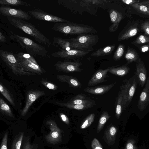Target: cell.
<instances>
[{
    "label": "cell",
    "instance_id": "1",
    "mask_svg": "<svg viewBox=\"0 0 149 149\" xmlns=\"http://www.w3.org/2000/svg\"><path fill=\"white\" fill-rule=\"evenodd\" d=\"M7 19L10 24L31 36L38 42L48 45H51L49 40L31 23L15 17H7Z\"/></svg>",
    "mask_w": 149,
    "mask_h": 149
},
{
    "label": "cell",
    "instance_id": "2",
    "mask_svg": "<svg viewBox=\"0 0 149 149\" xmlns=\"http://www.w3.org/2000/svg\"><path fill=\"white\" fill-rule=\"evenodd\" d=\"M10 38L11 40L18 43L31 55L47 58L51 57L49 53L44 47L31 39L13 33L10 34Z\"/></svg>",
    "mask_w": 149,
    "mask_h": 149
},
{
    "label": "cell",
    "instance_id": "3",
    "mask_svg": "<svg viewBox=\"0 0 149 149\" xmlns=\"http://www.w3.org/2000/svg\"><path fill=\"white\" fill-rule=\"evenodd\" d=\"M56 31L68 35H78L97 33L98 31L90 26L74 23L69 21L66 22L55 23L52 26Z\"/></svg>",
    "mask_w": 149,
    "mask_h": 149
},
{
    "label": "cell",
    "instance_id": "4",
    "mask_svg": "<svg viewBox=\"0 0 149 149\" xmlns=\"http://www.w3.org/2000/svg\"><path fill=\"white\" fill-rule=\"evenodd\" d=\"M139 84L135 72L132 77L125 79L120 86V91L122 96V110H126L130 104Z\"/></svg>",
    "mask_w": 149,
    "mask_h": 149
},
{
    "label": "cell",
    "instance_id": "5",
    "mask_svg": "<svg viewBox=\"0 0 149 149\" xmlns=\"http://www.w3.org/2000/svg\"><path fill=\"white\" fill-rule=\"evenodd\" d=\"M0 56L2 61L16 75L36 76L35 73L28 71L22 66L16 54L6 50L0 49Z\"/></svg>",
    "mask_w": 149,
    "mask_h": 149
},
{
    "label": "cell",
    "instance_id": "6",
    "mask_svg": "<svg viewBox=\"0 0 149 149\" xmlns=\"http://www.w3.org/2000/svg\"><path fill=\"white\" fill-rule=\"evenodd\" d=\"M16 55L22 66L28 71L41 75L43 71L34 58L30 54L20 52Z\"/></svg>",
    "mask_w": 149,
    "mask_h": 149
},
{
    "label": "cell",
    "instance_id": "7",
    "mask_svg": "<svg viewBox=\"0 0 149 149\" xmlns=\"http://www.w3.org/2000/svg\"><path fill=\"white\" fill-rule=\"evenodd\" d=\"M71 39L81 50H93L92 47L97 43L99 37L96 34H85L78 35Z\"/></svg>",
    "mask_w": 149,
    "mask_h": 149
},
{
    "label": "cell",
    "instance_id": "8",
    "mask_svg": "<svg viewBox=\"0 0 149 149\" xmlns=\"http://www.w3.org/2000/svg\"><path fill=\"white\" fill-rule=\"evenodd\" d=\"M30 15L35 19L55 23L66 22H69L63 18L48 13L40 9H36L29 11Z\"/></svg>",
    "mask_w": 149,
    "mask_h": 149
},
{
    "label": "cell",
    "instance_id": "9",
    "mask_svg": "<svg viewBox=\"0 0 149 149\" xmlns=\"http://www.w3.org/2000/svg\"><path fill=\"white\" fill-rule=\"evenodd\" d=\"M0 13L7 17H15L29 20L32 17L29 14L19 9L14 8L9 6H2L0 7Z\"/></svg>",
    "mask_w": 149,
    "mask_h": 149
},
{
    "label": "cell",
    "instance_id": "10",
    "mask_svg": "<svg viewBox=\"0 0 149 149\" xmlns=\"http://www.w3.org/2000/svg\"><path fill=\"white\" fill-rule=\"evenodd\" d=\"M92 50L72 49L68 51L60 50L53 53L51 55L54 57L66 59H73L84 56Z\"/></svg>",
    "mask_w": 149,
    "mask_h": 149
},
{
    "label": "cell",
    "instance_id": "11",
    "mask_svg": "<svg viewBox=\"0 0 149 149\" xmlns=\"http://www.w3.org/2000/svg\"><path fill=\"white\" fill-rule=\"evenodd\" d=\"M82 63L79 62L70 61H60L56 62L54 66L58 70L65 73L80 72L83 69L80 68Z\"/></svg>",
    "mask_w": 149,
    "mask_h": 149
},
{
    "label": "cell",
    "instance_id": "12",
    "mask_svg": "<svg viewBox=\"0 0 149 149\" xmlns=\"http://www.w3.org/2000/svg\"><path fill=\"white\" fill-rule=\"evenodd\" d=\"M52 45L61 50L68 51L72 49L81 50L72 40L65 39L59 37L54 38Z\"/></svg>",
    "mask_w": 149,
    "mask_h": 149
},
{
    "label": "cell",
    "instance_id": "13",
    "mask_svg": "<svg viewBox=\"0 0 149 149\" xmlns=\"http://www.w3.org/2000/svg\"><path fill=\"white\" fill-rule=\"evenodd\" d=\"M45 93L43 91L38 90H32L28 91L26 101L24 107L21 111L22 116H24L33 103L40 97Z\"/></svg>",
    "mask_w": 149,
    "mask_h": 149
},
{
    "label": "cell",
    "instance_id": "14",
    "mask_svg": "<svg viewBox=\"0 0 149 149\" xmlns=\"http://www.w3.org/2000/svg\"><path fill=\"white\" fill-rule=\"evenodd\" d=\"M149 104V77L147 78L145 87L143 89L137 102V107L141 111H144Z\"/></svg>",
    "mask_w": 149,
    "mask_h": 149
},
{
    "label": "cell",
    "instance_id": "15",
    "mask_svg": "<svg viewBox=\"0 0 149 149\" xmlns=\"http://www.w3.org/2000/svg\"><path fill=\"white\" fill-rule=\"evenodd\" d=\"M113 67H110L104 70L100 69L96 71L88 81V86H93L106 81L107 80L105 79L108 77L107 73Z\"/></svg>",
    "mask_w": 149,
    "mask_h": 149
},
{
    "label": "cell",
    "instance_id": "16",
    "mask_svg": "<svg viewBox=\"0 0 149 149\" xmlns=\"http://www.w3.org/2000/svg\"><path fill=\"white\" fill-rule=\"evenodd\" d=\"M136 72L138 79L139 84L141 87L145 85L146 80L147 73L146 66L140 58L135 62Z\"/></svg>",
    "mask_w": 149,
    "mask_h": 149
},
{
    "label": "cell",
    "instance_id": "17",
    "mask_svg": "<svg viewBox=\"0 0 149 149\" xmlns=\"http://www.w3.org/2000/svg\"><path fill=\"white\" fill-rule=\"evenodd\" d=\"M49 125L50 132L47 136V140L51 143L58 141L61 138V131L54 121L49 120L47 122Z\"/></svg>",
    "mask_w": 149,
    "mask_h": 149
},
{
    "label": "cell",
    "instance_id": "18",
    "mask_svg": "<svg viewBox=\"0 0 149 149\" xmlns=\"http://www.w3.org/2000/svg\"><path fill=\"white\" fill-rule=\"evenodd\" d=\"M116 83L115 82L109 85L87 87L84 89L83 91L93 95H102L109 92Z\"/></svg>",
    "mask_w": 149,
    "mask_h": 149
},
{
    "label": "cell",
    "instance_id": "19",
    "mask_svg": "<svg viewBox=\"0 0 149 149\" xmlns=\"http://www.w3.org/2000/svg\"><path fill=\"white\" fill-rule=\"evenodd\" d=\"M109 13L112 24L109 27V30L110 32H113L117 29L120 22L123 18V16L121 13L114 9L111 10Z\"/></svg>",
    "mask_w": 149,
    "mask_h": 149
},
{
    "label": "cell",
    "instance_id": "20",
    "mask_svg": "<svg viewBox=\"0 0 149 149\" xmlns=\"http://www.w3.org/2000/svg\"><path fill=\"white\" fill-rule=\"evenodd\" d=\"M56 78L59 81L67 83L70 87L74 88H80L81 84L76 77L72 76L61 74L57 75Z\"/></svg>",
    "mask_w": 149,
    "mask_h": 149
},
{
    "label": "cell",
    "instance_id": "21",
    "mask_svg": "<svg viewBox=\"0 0 149 149\" xmlns=\"http://www.w3.org/2000/svg\"><path fill=\"white\" fill-rule=\"evenodd\" d=\"M128 65L127 63L120 66H119L120 65L113 66L109 72L117 76H124L129 73L130 70Z\"/></svg>",
    "mask_w": 149,
    "mask_h": 149
},
{
    "label": "cell",
    "instance_id": "22",
    "mask_svg": "<svg viewBox=\"0 0 149 149\" xmlns=\"http://www.w3.org/2000/svg\"><path fill=\"white\" fill-rule=\"evenodd\" d=\"M138 28L133 26L129 28L124 31L121 32L118 36V41L123 40L135 36L138 32Z\"/></svg>",
    "mask_w": 149,
    "mask_h": 149
},
{
    "label": "cell",
    "instance_id": "23",
    "mask_svg": "<svg viewBox=\"0 0 149 149\" xmlns=\"http://www.w3.org/2000/svg\"><path fill=\"white\" fill-rule=\"evenodd\" d=\"M68 103L77 104H96L92 100L88 99L81 94H78L68 102Z\"/></svg>",
    "mask_w": 149,
    "mask_h": 149
},
{
    "label": "cell",
    "instance_id": "24",
    "mask_svg": "<svg viewBox=\"0 0 149 149\" xmlns=\"http://www.w3.org/2000/svg\"><path fill=\"white\" fill-rule=\"evenodd\" d=\"M56 103L61 106L70 109L80 110L91 108L96 105V104H71L68 102H56Z\"/></svg>",
    "mask_w": 149,
    "mask_h": 149
},
{
    "label": "cell",
    "instance_id": "25",
    "mask_svg": "<svg viewBox=\"0 0 149 149\" xmlns=\"http://www.w3.org/2000/svg\"><path fill=\"white\" fill-rule=\"evenodd\" d=\"M114 45H111L100 48L93 52L91 56L94 57H99L109 55L111 54L115 48Z\"/></svg>",
    "mask_w": 149,
    "mask_h": 149
},
{
    "label": "cell",
    "instance_id": "26",
    "mask_svg": "<svg viewBox=\"0 0 149 149\" xmlns=\"http://www.w3.org/2000/svg\"><path fill=\"white\" fill-rule=\"evenodd\" d=\"M0 4L2 6H30L31 5L27 2L20 0H0Z\"/></svg>",
    "mask_w": 149,
    "mask_h": 149
},
{
    "label": "cell",
    "instance_id": "27",
    "mask_svg": "<svg viewBox=\"0 0 149 149\" xmlns=\"http://www.w3.org/2000/svg\"><path fill=\"white\" fill-rule=\"evenodd\" d=\"M125 58L129 64L133 62H136L139 59V56L134 50L129 47L125 56Z\"/></svg>",
    "mask_w": 149,
    "mask_h": 149
},
{
    "label": "cell",
    "instance_id": "28",
    "mask_svg": "<svg viewBox=\"0 0 149 149\" xmlns=\"http://www.w3.org/2000/svg\"><path fill=\"white\" fill-rule=\"evenodd\" d=\"M115 113L116 117L119 118L122 111V96L119 91L116 98Z\"/></svg>",
    "mask_w": 149,
    "mask_h": 149
},
{
    "label": "cell",
    "instance_id": "29",
    "mask_svg": "<svg viewBox=\"0 0 149 149\" xmlns=\"http://www.w3.org/2000/svg\"><path fill=\"white\" fill-rule=\"evenodd\" d=\"M111 117L107 111H103L101 115L97 128V132L99 133L102 130L104 125Z\"/></svg>",
    "mask_w": 149,
    "mask_h": 149
},
{
    "label": "cell",
    "instance_id": "30",
    "mask_svg": "<svg viewBox=\"0 0 149 149\" xmlns=\"http://www.w3.org/2000/svg\"><path fill=\"white\" fill-rule=\"evenodd\" d=\"M0 109L1 112L3 114L10 117H14L10 107L1 97L0 98Z\"/></svg>",
    "mask_w": 149,
    "mask_h": 149
},
{
    "label": "cell",
    "instance_id": "31",
    "mask_svg": "<svg viewBox=\"0 0 149 149\" xmlns=\"http://www.w3.org/2000/svg\"><path fill=\"white\" fill-rule=\"evenodd\" d=\"M0 92L12 105L15 106L12 95L1 82L0 83Z\"/></svg>",
    "mask_w": 149,
    "mask_h": 149
},
{
    "label": "cell",
    "instance_id": "32",
    "mask_svg": "<svg viewBox=\"0 0 149 149\" xmlns=\"http://www.w3.org/2000/svg\"><path fill=\"white\" fill-rule=\"evenodd\" d=\"M130 6L139 12L149 16V8L140 2L135 3Z\"/></svg>",
    "mask_w": 149,
    "mask_h": 149
},
{
    "label": "cell",
    "instance_id": "33",
    "mask_svg": "<svg viewBox=\"0 0 149 149\" xmlns=\"http://www.w3.org/2000/svg\"><path fill=\"white\" fill-rule=\"evenodd\" d=\"M116 132V129L113 126H110L107 129L106 133H105V136L107 140L109 142H112Z\"/></svg>",
    "mask_w": 149,
    "mask_h": 149
},
{
    "label": "cell",
    "instance_id": "34",
    "mask_svg": "<svg viewBox=\"0 0 149 149\" xmlns=\"http://www.w3.org/2000/svg\"><path fill=\"white\" fill-rule=\"evenodd\" d=\"M95 118V114L93 113L89 115L82 123L80 128L84 129L89 127L94 121Z\"/></svg>",
    "mask_w": 149,
    "mask_h": 149
},
{
    "label": "cell",
    "instance_id": "35",
    "mask_svg": "<svg viewBox=\"0 0 149 149\" xmlns=\"http://www.w3.org/2000/svg\"><path fill=\"white\" fill-rule=\"evenodd\" d=\"M23 135V133H20L15 138L12 144V149H20Z\"/></svg>",
    "mask_w": 149,
    "mask_h": 149
},
{
    "label": "cell",
    "instance_id": "36",
    "mask_svg": "<svg viewBox=\"0 0 149 149\" xmlns=\"http://www.w3.org/2000/svg\"><path fill=\"white\" fill-rule=\"evenodd\" d=\"M124 49V45L120 44L114 54L113 58L116 61L120 60L123 54Z\"/></svg>",
    "mask_w": 149,
    "mask_h": 149
},
{
    "label": "cell",
    "instance_id": "37",
    "mask_svg": "<svg viewBox=\"0 0 149 149\" xmlns=\"http://www.w3.org/2000/svg\"><path fill=\"white\" fill-rule=\"evenodd\" d=\"M41 83L47 88L54 91L56 90L58 87L56 84L49 82L45 79H42L41 81Z\"/></svg>",
    "mask_w": 149,
    "mask_h": 149
},
{
    "label": "cell",
    "instance_id": "38",
    "mask_svg": "<svg viewBox=\"0 0 149 149\" xmlns=\"http://www.w3.org/2000/svg\"><path fill=\"white\" fill-rule=\"evenodd\" d=\"M134 42L136 44L149 42V37L145 35H141L138 37Z\"/></svg>",
    "mask_w": 149,
    "mask_h": 149
},
{
    "label": "cell",
    "instance_id": "39",
    "mask_svg": "<svg viewBox=\"0 0 149 149\" xmlns=\"http://www.w3.org/2000/svg\"><path fill=\"white\" fill-rule=\"evenodd\" d=\"M91 146L93 149H103L101 144L95 138H94L92 141Z\"/></svg>",
    "mask_w": 149,
    "mask_h": 149
},
{
    "label": "cell",
    "instance_id": "40",
    "mask_svg": "<svg viewBox=\"0 0 149 149\" xmlns=\"http://www.w3.org/2000/svg\"><path fill=\"white\" fill-rule=\"evenodd\" d=\"M141 29L145 33L149 36V21H145L141 25Z\"/></svg>",
    "mask_w": 149,
    "mask_h": 149
},
{
    "label": "cell",
    "instance_id": "41",
    "mask_svg": "<svg viewBox=\"0 0 149 149\" xmlns=\"http://www.w3.org/2000/svg\"><path fill=\"white\" fill-rule=\"evenodd\" d=\"M8 139V133L6 132L3 138L1 144L0 149H7V143Z\"/></svg>",
    "mask_w": 149,
    "mask_h": 149
},
{
    "label": "cell",
    "instance_id": "42",
    "mask_svg": "<svg viewBox=\"0 0 149 149\" xmlns=\"http://www.w3.org/2000/svg\"><path fill=\"white\" fill-rule=\"evenodd\" d=\"M59 116L61 120L66 124L68 125L70 123L69 119L67 116L64 114L61 113Z\"/></svg>",
    "mask_w": 149,
    "mask_h": 149
},
{
    "label": "cell",
    "instance_id": "43",
    "mask_svg": "<svg viewBox=\"0 0 149 149\" xmlns=\"http://www.w3.org/2000/svg\"><path fill=\"white\" fill-rule=\"evenodd\" d=\"M121 1L125 4L130 5L136 3L140 2L139 0H121Z\"/></svg>",
    "mask_w": 149,
    "mask_h": 149
},
{
    "label": "cell",
    "instance_id": "44",
    "mask_svg": "<svg viewBox=\"0 0 149 149\" xmlns=\"http://www.w3.org/2000/svg\"><path fill=\"white\" fill-rule=\"evenodd\" d=\"M0 41L2 43H5L6 42V38L1 31L0 32Z\"/></svg>",
    "mask_w": 149,
    "mask_h": 149
},
{
    "label": "cell",
    "instance_id": "45",
    "mask_svg": "<svg viewBox=\"0 0 149 149\" xmlns=\"http://www.w3.org/2000/svg\"><path fill=\"white\" fill-rule=\"evenodd\" d=\"M149 50V46L148 45H144L142 46L141 48V50L143 52H147Z\"/></svg>",
    "mask_w": 149,
    "mask_h": 149
},
{
    "label": "cell",
    "instance_id": "46",
    "mask_svg": "<svg viewBox=\"0 0 149 149\" xmlns=\"http://www.w3.org/2000/svg\"><path fill=\"white\" fill-rule=\"evenodd\" d=\"M140 3L149 8V0L143 1L141 2H140Z\"/></svg>",
    "mask_w": 149,
    "mask_h": 149
},
{
    "label": "cell",
    "instance_id": "47",
    "mask_svg": "<svg viewBox=\"0 0 149 149\" xmlns=\"http://www.w3.org/2000/svg\"><path fill=\"white\" fill-rule=\"evenodd\" d=\"M23 149H31L30 145L29 143H27L25 144Z\"/></svg>",
    "mask_w": 149,
    "mask_h": 149
},
{
    "label": "cell",
    "instance_id": "48",
    "mask_svg": "<svg viewBox=\"0 0 149 149\" xmlns=\"http://www.w3.org/2000/svg\"><path fill=\"white\" fill-rule=\"evenodd\" d=\"M133 145L131 143H128L127 146V149H133Z\"/></svg>",
    "mask_w": 149,
    "mask_h": 149
}]
</instances>
